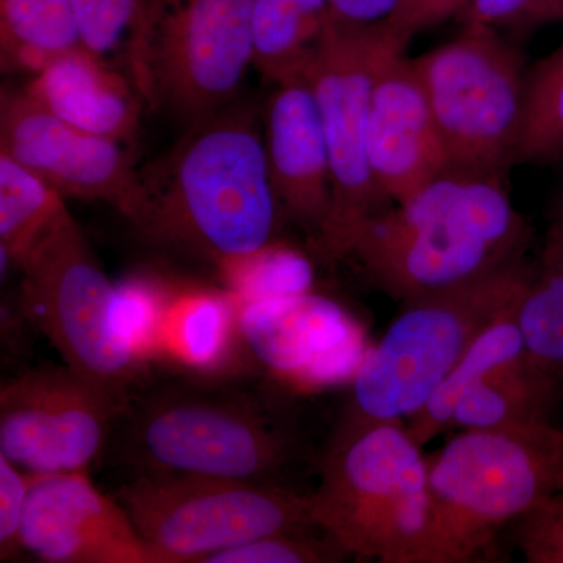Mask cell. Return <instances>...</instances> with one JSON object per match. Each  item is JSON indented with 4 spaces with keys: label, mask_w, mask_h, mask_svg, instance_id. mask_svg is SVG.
Wrapping results in <instances>:
<instances>
[{
    "label": "cell",
    "mask_w": 563,
    "mask_h": 563,
    "mask_svg": "<svg viewBox=\"0 0 563 563\" xmlns=\"http://www.w3.org/2000/svg\"><path fill=\"white\" fill-rule=\"evenodd\" d=\"M282 217L263 131L251 111L228 107L139 166L125 220L152 246L221 268L269 246Z\"/></svg>",
    "instance_id": "cell-1"
},
{
    "label": "cell",
    "mask_w": 563,
    "mask_h": 563,
    "mask_svg": "<svg viewBox=\"0 0 563 563\" xmlns=\"http://www.w3.org/2000/svg\"><path fill=\"white\" fill-rule=\"evenodd\" d=\"M528 240L504 179L450 168L366 222L350 257L402 303L521 257Z\"/></svg>",
    "instance_id": "cell-2"
},
{
    "label": "cell",
    "mask_w": 563,
    "mask_h": 563,
    "mask_svg": "<svg viewBox=\"0 0 563 563\" xmlns=\"http://www.w3.org/2000/svg\"><path fill=\"white\" fill-rule=\"evenodd\" d=\"M107 450L133 474L282 484L302 444L295 429L255 393L173 383L132 396Z\"/></svg>",
    "instance_id": "cell-3"
},
{
    "label": "cell",
    "mask_w": 563,
    "mask_h": 563,
    "mask_svg": "<svg viewBox=\"0 0 563 563\" xmlns=\"http://www.w3.org/2000/svg\"><path fill=\"white\" fill-rule=\"evenodd\" d=\"M563 490L553 421L461 429L429 459V515L418 563L487 562L496 533Z\"/></svg>",
    "instance_id": "cell-4"
},
{
    "label": "cell",
    "mask_w": 563,
    "mask_h": 563,
    "mask_svg": "<svg viewBox=\"0 0 563 563\" xmlns=\"http://www.w3.org/2000/svg\"><path fill=\"white\" fill-rule=\"evenodd\" d=\"M536 265L525 255L448 290L401 303L380 342L358 365L336 429L412 417L477 336L514 310Z\"/></svg>",
    "instance_id": "cell-5"
},
{
    "label": "cell",
    "mask_w": 563,
    "mask_h": 563,
    "mask_svg": "<svg viewBox=\"0 0 563 563\" xmlns=\"http://www.w3.org/2000/svg\"><path fill=\"white\" fill-rule=\"evenodd\" d=\"M309 498L314 526L354 558L418 563L429 515V459L404 422L335 429Z\"/></svg>",
    "instance_id": "cell-6"
},
{
    "label": "cell",
    "mask_w": 563,
    "mask_h": 563,
    "mask_svg": "<svg viewBox=\"0 0 563 563\" xmlns=\"http://www.w3.org/2000/svg\"><path fill=\"white\" fill-rule=\"evenodd\" d=\"M20 307L73 372L128 407L141 357L121 331L113 285L69 210L21 263Z\"/></svg>",
    "instance_id": "cell-7"
},
{
    "label": "cell",
    "mask_w": 563,
    "mask_h": 563,
    "mask_svg": "<svg viewBox=\"0 0 563 563\" xmlns=\"http://www.w3.org/2000/svg\"><path fill=\"white\" fill-rule=\"evenodd\" d=\"M117 499L162 563H203L261 537L318 529L309 495L284 484L136 473Z\"/></svg>",
    "instance_id": "cell-8"
},
{
    "label": "cell",
    "mask_w": 563,
    "mask_h": 563,
    "mask_svg": "<svg viewBox=\"0 0 563 563\" xmlns=\"http://www.w3.org/2000/svg\"><path fill=\"white\" fill-rule=\"evenodd\" d=\"M450 168L506 179L523 129V58L493 29L465 25L457 38L413 58Z\"/></svg>",
    "instance_id": "cell-9"
},
{
    "label": "cell",
    "mask_w": 563,
    "mask_h": 563,
    "mask_svg": "<svg viewBox=\"0 0 563 563\" xmlns=\"http://www.w3.org/2000/svg\"><path fill=\"white\" fill-rule=\"evenodd\" d=\"M390 47L383 25L357 27L329 18L303 70L331 158L332 209L312 244L329 265L350 257L363 225L393 206L377 188L368 157L374 76Z\"/></svg>",
    "instance_id": "cell-10"
},
{
    "label": "cell",
    "mask_w": 563,
    "mask_h": 563,
    "mask_svg": "<svg viewBox=\"0 0 563 563\" xmlns=\"http://www.w3.org/2000/svg\"><path fill=\"white\" fill-rule=\"evenodd\" d=\"M124 409L65 363L27 369L0 390V455L31 474L88 473Z\"/></svg>",
    "instance_id": "cell-11"
},
{
    "label": "cell",
    "mask_w": 563,
    "mask_h": 563,
    "mask_svg": "<svg viewBox=\"0 0 563 563\" xmlns=\"http://www.w3.org/2000/svg\"><path fill=\"white\" fill-rule=\"evenodd\" d=\"M254 0H162L155 106L185 124L231 107L252 66Z\"/></svg>",
    "instance_id": "cell-12"
},
{
    "label": "cell",
    "mask_w": 563,
    "mask_h": 563,
    "mask_svg": "<svg viewBox=\"0 0 563 563\" xmlns=\"http://www.w3.org/2000/svg\"><path fill=\"white\" fill-rule=\"evenodd\" d=\"M0 152L63 198L109 202L122 217L131 213L139 166L125 144L74 128L22 88L2 91Z\"/></svg>",
    "instance_id": "cell-13"
},
{
    "label": "cell",
    "mask_w": 563,
    "mask_h": 563,
    "mask_svg": "<svg viewBox=\"0 0 563 563\" xmlns=\"http://www.w3.org/2000/svg\"><path fill=\"white\" fill-rule=\"evenodd\" d=\"M21 544L47 563H162L88 473L32 474Z\"/></svg>",
    "instance_id": "cell-14"
},
{
    "label": "cell",
    "mask_w": 563,
    "mask_h": 563,
    "mask_svg": "<svg viewBox=\"0 0 563 563\" xmlns=\"http://www.w3.org/2000/svg\"><path fill=\"white\" fill-rule=\"evenodd\" d=\"M368 157L377 188L393 206L450 169L413 63L395 47L385 52L374 76Z\"/></svg>",
    "instance_id": "cell-15"
},
{
    "label": "cell",
    "mask_w": 563,
    "mask_h": 563,
    "mask_svg": "<svg viewBox=\"0 0 563 563\" xmlns=\"http://www.w3.org/2000/svg\"><path fill=\"white\" fill-rule=\"evenodd\" d=\"M266 161L282 214L312 244L332 209V172L320 111L306 76L276 85L266 103Z\"/></svg>",
    "instance_id": "cell-16"
},
{
    "label": "cell",
    "mask_w": 563,
    "mask_h": 563,
    "mask_svg": "<svg viewBox=\"0 0 563 563\" xmlns=\"http://www.w3.org/2000/svg\"><path fill=\"white\" fill-rule=\"evenodd\" d=\"M43 109L92 135L129 144L147 109L131 79L84 46L55 58L22 88Z\"/></svg>",
    "instance_id": "cell-17"
},
{
    "label": "cell",
    "mask_w": 563,
    "mask_h": 563,
    "mask_svg": "<svg viewBox=\"0 0 563 563\" xmlns=\"http://www.w3.org/2000/svg\"><path fill=\"white\" fill-rule=\"evenodd\" d=\"M81 46L135 85L147 109L155 106V35L162 0H73Z\"/></svg>",
    "instance_id": "cell-18"
},
{
    "label": "cell",
    "mask_w": 563,
    "mask_h": 563,
    "mask_svg": "<svg viewBox=\"0 0 563 563\" xmlns=\"http://www.w3.org/2000/svg\"><path fill=\"white\" fill-rule=\"evenodd\" d=\"M563 401V384L525 355L477 385L459 409L450 429H488L553 421Z\"/></svg>",
    "instance_id": "cell-19"
},
{
    "label": "cell",
    "mask_w": 563,
    "mask_h": 563,
    "mask_svg": "<svg viewBox=\"0 0 563 563\" xmlns=\"http://www.w3.org/2000/svg\"><path fill=\"white\" fill-rule=\"evenodd\" d=\"M518 306L477 336L429 401L404 422L421 448L450 429L455 410L477 385L528 354L518 325Z\"/></svg>",
    "instance_id": "cell-20"
},
{
    "label": "cell",
    "mask_w": 563,
    "mask_h": 563,
    "mask_svg": "<svg viewBox=\"0 0 563 563\" xmlns=\"http://www.w3.org/2000/svg\"><path fill=\"white\" fill-rule=\"evenodd\" d=\"M81 47L73 0H0V62L5 73H40Z\"/></svg>",
    "instance_id": "cell-21"
},
{
    "label": "cell",
    "mask_w": 563,
    "mask_h": 563,
    "mask_svg": "<svg viewBox=\"0 0 563 563\" xmlns=\"http://www.w3.org/2000/svg\"><path fill=\"white\" fill-rule=\"evenodd\" d=\"M517 320L529 357L563 384V209L548 231Z\"/></svg>",
    "instance_id": "cell-22"
},
{
    "label": "cell",
    "mask_w": 563,
    "mask_h": 563,
    "mask_svg": "<svg viewBox=\"0 0 563 563\" xmlns=\"http://www.w3.org/2000/svg\"><path fill=\"white\" fill-rule=\"evenodd\" d=\"M66 207L65 198L31 169L0 152V252L20 268L51 231Z\"/></svg>",
    "instance_id": "cell-23"
},
{
    "label": "cell",
    "mask_w": 563,
    "mask_h": 563,
    "mask_svg": "<svg viewBox=\"0 0 563 563\" xmlns=\"http://www.w3.org/2000/svg\"><path fill=\"white\" fill-rule=\"evenodd\" d=\"M325 21L307 16L287 0H254L252 66L274 85L301 76Z\"/></svg>",
    "instance_id": "cell-24"
},
{
    "label": "cell",
    "mask_w": 563,
    "mask_h": 563,
    "mask_svg": "<svg viewBox=\"0 0 563 563\" xmlns=\"http://www.w3.org/2000/svg\"><path fill=\"white\" fill-rule=\"evenodd\" d=\"M157 344L196 368L220 363L229 350L239 309L217 295L181 298L166 310Z\"/></svg>",
    "instance_id": "cell-25"
},
{
    "label": "cell",
    "mask_w": 563,
    "mask_h": 563,
    "mask_svg": "<svg viewBox=\"0 0 563 563\" xmlns=\"http://www.w3.org/2000/svg\"><path fill=\"white\" fill-rule=\"evenodd\" d=\"M563 161V44L544 57L526 87L515 166Z\"/></svg>",
    "instance_id": "cell-26"
},
{
    "label": "cell",
    "mask_w": 563,
    "mask_h": 563,
    "mask_svg": "<svg viewBox=\"0 0 563 563\" xmlns=\"http://www.w3.org/2000/svg\"><path fill=\"white\" fill-rule=\"evenodd\" d=\"M354 558L328 532H279L211 554L203 563H333Z\"/></svg>",
    "instance_id": "cell-27"
},
{
    "label": "cell",
    "mask_w": 563,
    "mask_h": 563,
    "mask_svg": "<svg viewBox=\"0 0 563 563\" xmlns=\"http://www.w3.org/2000/svg\"><path fill=\"white\" fill-rule=\"evenodd\" d=\"M518 548L528 563H563V490L518 518Z\"/></svg>",
    "instance_id": "cell-28"
},
{
    "label": "cell",
    "mask_w": 563,
    "mask_h": 563,
    "mask_svg": "<svg viewBox=\"0 0 563 563\" xmlns=\"http://www.w3.org/2000/svg\"><path fill=\"white\" fill-rule=\"evenodd\" d=\"M465 25L501 29L539 27L563 22V0H473L462 13Z\"/></svg>",
    "instance_id": "cell-29"
},
{
    "label": "cell",
    "mask_w": 563,
    "mask_h": 563,
    "mask_svg": "<svg viewBox=\"0 0 563 563\" xmlns=\"http://www.w3.org/2000/svg\"><path fill=\"white\" fill-rule=\"evenodd\" d=\"M32 474L0 455V561L20 558L21 526L31 492Z\"/></svg>",
    "instance_id": "cell-30"
},
{
    "label": "cell",
    "mask_w": 563,
    "mask_h": 563,
    "mask_svg": "<svg viewBox=\"0 0 563 563\" xmlns=\"http://www.w3.org/2000/svg\"><path fill=\"white\" fill-rule=\"evenodd\" d=\"M473 0H398L384 22L385 35L398 51H406L415 35L453 14L463 13Z\"/></svg>",
    "instance_id": "cell-31"
},
{
    "label": "cell",
    "mask_w": 563,
    "mask_h": 563,
    "mask_svg": "<svg viewBox=\"0 0 563 563\" xmlns=\"http://www.w3.org/2000/svg\"><path fill=\"white\" fill-rule=\"evenodd\" d=\"M398 0H329L331 18L357 27L383 25L391 16Z\"/></svg>",
    "instance_id": "cell-32"
},
{
    "label": "cell",
    "mask_w": 563,
    "mask_h": 563,
    "mask_svg": "<svg viewBox=\"0 0 563 563\" xmlns=\"http://www.w3.org/2000/svg\"><path fill=\"white\" fill-rule=\"evenodd\" d=\"M287 2L313 20L325 21L331 18L329 0H287Z\"/></svg>",
    "instance_id": "cell-33"
}]
</instances>
